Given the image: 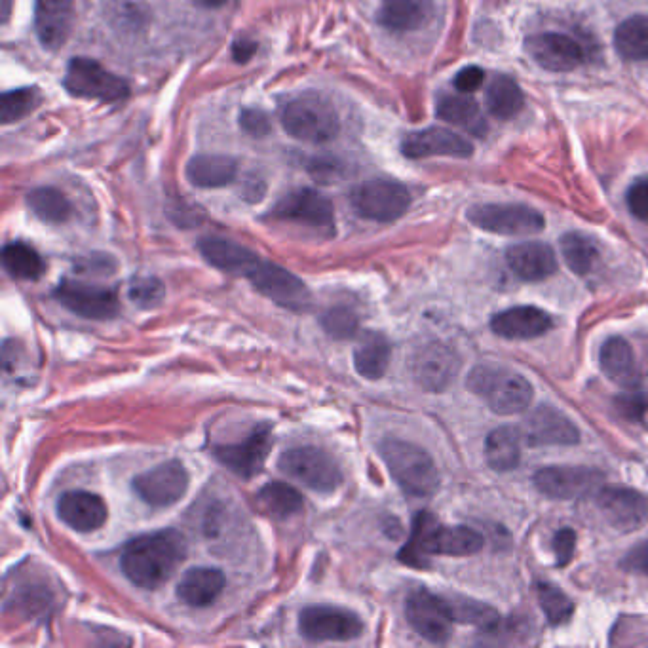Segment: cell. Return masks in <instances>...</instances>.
I'll use <instances>...</instances> for the list:
<instances>
[{"label":"cell","mask_w":648,"mask_h":648,"mask_svg":"<svg viewBox=\"0 0 648 648\" xmlns=\"http://www.w3.org/2000/svg\"><path fill=\"white\" fill-rule=\"evenodd\" d=\"M603 474L584 466H550L534 474V485L542 495L559 500H571L597 491Z\"/></svg>","instance_id":"obj_19"},{"label":"cell","mask_w":648,"mask_h":648,"mask_svg":"<svg viewBox=\"0 0 648 648\" xmlns=\"http://www.w3.org/2000/svg\"><path fill=\"white\" fill-rule=\"evenodd\" d=\"M280 118L287 134L312 145L333 141L341 132L335 107L320 94L293 97L282 109Z\"/></svg>","instance_id":"obj_5"},{"label":"cell","mask_w":648,"mask_h":648,"mask_svg":"<svg viewBox=\"0 0 648 648\" xmlns=\"http://www.w3.org/2000/svg\"><path fill=\"white\" fill-rule=\"evenodd\" d=\"M405 614L411 628L430 643H445L453 633L451 605L432 591L417 590L407 597Z\"/></svg>","instance_id":"obj_11"},{"label":"cell","mask_w":648,"mask_h":648,"mask_svg":"<svg viewBox=\"0 0 648 648\" xmlns=\"http://www.w3.org/2000/svg\"><path fill=\"white\" fill-rule=\"evenodd\" d=\"M257 502L259 508L274 519H287L291 515H297L305 506L303 495L295 487L282 481L267 483L257 493Z\"/></svg>","instance_id":"obj_37"},{"label":"cell","mask_w":648,"mask_h":648,"mask_svg":"<svg viewBox=\"0 0 648 648\" xmlns=\"http://www.w3.org/2000/svg\"><path fill=\"white\" fill-rule=\"evenodd\" d=\"M59 519L77 533H94L107 521V506L101 496L88 491H69L58 500Z\"/></svg>","instance_id":"obj_24"},{"label":"cell","mask_w":648,"mask_h":648,"mask_svg":"<svg viewBox=\"0 0 648 648\" xmlns=\"http://www.w3.org/2000/svg\"><path fill=\"white\" fill-rule=\"evenodd\" d=\"M614 407L624 419L631 422L645 420L648 415V394L629 388L628 392H624L614 400Z\"/></svg>","instance_id":"obj_46"},{"label":"cell","mask_w":648,"mask_h":648,"mask_svg":"<svg viewBox=\"0 0 648 648\" xmlns=\"http://www.w3.org/2000/svg\"><path fill=\"white\" fill-rule=\"evenodd\" d=\"M536 593H538L540 607L544 610V614L552 626H561V624L569 622L574 605L563 591L550 582H542V584H538Z\"/></svg>","instance_id":"obj_42"},{"label":"cell","mask_w":648,"mask_h":648,"mask_svg":"<svg viewBox=\"0 0 648 648\" xmlns=\"http://www.w3.org/2000/svg\"><path fill=\"white\" fill-rule=\"evenodd\" d=\"M483 80H485V71L479 69L477 65H468L458 71L457 77L453 80V86L460 94H474L483 84Z\"/></svg>","instance_id":"obj_49"},{"label":"cell","mask_w":648,"mask_h":648,"mask_svg":"<svg viewBox=\"0 0 648 648\" xmlns=\"http://www.w3.org/2000/svg\"><path fill=\"white\" fill-rule=\"evenodd\" d=\"M257 44L253 40L238 39L232 44V59L238 63H246L255 56Z\"/></svg>","instance_id":"obj_52"},{"label":"cell","mask_w":648,"mask_h":648,"mask_svg":"<svg viewBox=\"0 0 648 648\" xmlns=\"http://www.w3.org/2000/svg\"><path fill=\"white\" fill-rule=\"evenodd\" d=\"M354 211L369 221L392 223L403 217L411 206V192L394 179H369L350 196Z\"/></svg>","instance_id":"obj_7"},{"label":"cell","mask_w":648,"mask_h":648,"mask_svg":"<svg viewBox=\"0 0 648 648\" xmlns=\"http://www.w3.org/2000/svg\"><path fill=\"white\" fill-rule=\"evenodd\" d=\"M483 548V538L470 527H445L428 512L415 519L409 544L401 550L400 559L407 565H422L426 555H474Z\"/></svg>","instance_id":"obj_2"},{"label":"cell","mask_w":648,"mask_h":648,"mask_svg":"<svg viewBox=\"0 0 648 648\" xmlns=\"http://www.w3.org/2000/svg\"><path fill=\"white\" fill-rule=\"evenodd\" d=\"M40 103H42V94L35 86L4 92L0 99V122L4 126L18 122L21 118L31 115L33 111H37Z\"/></svg>","instance_id":"obj_41"},{"label":"cell","mask_w":648,"mask_h":648,"mask_svg":"<svg viewBox=\"0 0 648 648\" xmlns=\"http://www.w3.org/2000/svg\"><path fill=\"white\" fill-rule=\"evenodd\" d=\"M508 267L525 282H540L555 274L557 259L544 242H521L506 251Z\"/></svg>","instance_id":"obj_28"},{"label":"cell","mask_w":648,"mask_h":648,"mask_svg":"<svg viewBox=\"0 0 648 648\" xmlns=\"http://www.w3.org/2000/svg\"><path fill=\"white\" fill-rule=\"evenodd\" d=\"M27 206L39 217L40 221L52 223V225L65 223L73 213V206H71L69 198L54 187H40V189L29 192Z\"/></svg>","instance_id":"obj_39"},{"label":"cell","mask_w":648,"mask_h":648,"mask_svg":"<svg viewBox=\"0 0 648 648\" xmlns=\"http://www.w3.org/2000/svg\"><path fill=\"white\" fill-rule=\"evenodd\" d=\"M477 229L500 236H531L544 230V215L523 204H477L468 210Z\"/></svg>","instance_id":"obj_10"},{"label":"cell","mask_w":648,"mask_h":648,"mask_svg":"<svg viewBox=\"0 0 648 648\" xmlns=\"http://www.w3.org/2000/svg\"><path fill=\"white\" fill-rule=\"evenodd\" d=\"M525 52L548 73H571L584 63L582 46L563 33H536L525 39Z\"/></svg>","instance_id":"obj_17"},{"label":"cell","mask_w":648,"mask_h":648,"mask_svg":"<svg viewBox=\"0 0 648 648\" xmlns=\"http://www.w3.org/2000/svg\"><path fill=\"white\" fill-rule=\"evenodd\" d=\"M2 265L12 278H18V280H39L46 268L37 249L31 248L23 242H12V244L4 246Z\"/></svg>","instance_id":"obj_40"},{"label":"cell","mask_w":648,"mask_h":648,"mask_svg":"<svg viewBox=\"0 0 648 648\" xmlns=\"http://www.w3.org/2000/svg\"><path fill=\"white\" fill-rule=\"evenodd\" d=\"M574 546H576V534L571 529H561L559 533L555 534L553 550H555V557H557V565L563 567V565H567L571 561Z\"/></svg>","instance_id":"obj_50"},{"label":"cell","mask_w":648,"mask_h":648,"mask_svg":"<svg viewBox=\"0 0 648 648\" xmlns=\"http://www.w3.org/2000/svg\"><path fill=\"white\" fill-rule=\"evenodd\" d=\"M599 363L610 381L631 388L637 382V362L631 344L622 337H610L601 346Z\"/></svg>","instance_id":"obj_32"},{"label":"cell","mask_w":648,"mask_h":648,"mask_svg":"<svg viewBox=\"0 0 648 648\" xmlns=\"http://www.w3.org/2000/svg\"><path fill=\"white\" fill-rule=\"evenodd\" d=\"M614 50L626 61H648V16L637 14L614 31Z\"/></svg>","instance_id":"obj_36"},{"label":"cell","mask_w":648,"mask_h":648,"mask_svg":"<svg viewBox=\"0 0 648 648\" xmlns=\"http://www.w3.org/2000/svg\"><path fill=\"white\" fill-rule=\"evenodd\" d=\"M278 223L297 225L331 236L335 232V213L331 202L314 189H297L286 194L270 211Z\"/></svg>","instance_id":"obj_9"},{"label":"cell","mask_w":648,"mask_h":648,"mask_svg":"<svg viewBox=\"0 0 648 648\" xmlns=\"http://www.w3.org/2000/svg\"><path fill=\"white\" fill-rule=\"evenodd\" d=\"M595 504L610 527L620 533H631L648 523L647 496L628 487L599 489Z\"/></svg>","instance_id":"obj_14"},{"label":"cell","mask_w":648,"mask_h":648,"mask_svg":"<svg viewBox=\"0 0 648 648\" xmlns=\"http://www.w3.org/2000/svg\"><path fill=\"white\" fill-rule=\"evenodd\" d=\"M381 457L396 483L407 495L426 498L439 487V474L432 457L419 445L388 438L381 443Z\"/></svg>","instance_id":"obj_4"},{"label":"cell","mask_w":648,"mask_h":648,"mask_svg":"<svg viewBox=\"0 0 648 648\" xmlns=\"http://www.w3.org/2000/svg\"><path fill=\"white\" fill-rule=\"evenodd\" d=\"M401 154L411 160H424L434 156L470 158L474 154V145L466 137L447 128L432 126L405 135L401 141Z\"/></svg>","instance_id":"obj_22"},{"label":"cell","mask_w":648,"mask_h":648,"mask_svg":"<svg viewBox=\"0 0 648 648\" xmlns=\"http://www.w3.org/2000/svg\"><path fill=\"white\" fill-rule=\"evenodd\" d=\"M453 616L457 622H466V624H474L479 628H493L498 620L495 610L487 605L481 603H474V601H460V603H449Z\"/></svg>","instance_id":"obj_44"},{"label":"cell","mask_w":648,"mask_h":648,"mask_svg":"<svg viewBox=\"0 0 648 648\" xmlns=\"http://www.w3.org/2000/svg\"><path fill=\"white\" fill-rule=\"evenodd\" d=\"M12 14V0H2V10H0V18L2 23H8Z\"/></svg>","instance_id":"obj_54"},{"label":"cell","mask_w":648,"mask_h":648,"mask_svg":"<svg viewBox=\"0 0 648 648\" xmlns=\"http://www.w3.org/2000/svg\"><path fill=\"white\" fill-rule=\"evenodd\" d=\"M624 565L631 571L643 572L648 576V540L635 546L631 552L626 555Z\"/></svg>","instance_id":"obj_51"},{"label":"cell","mask_w":648,"mask_h":648,"mask_svg":"<svg viewBox=\"0 0 648 648\" xmlns=\"http://www.w3.org/2000/svg\"><path fill=\"white\" fill-rule=\"evenodd\" d=\"M521 436L529 447L548 445H576L580 432L565 413L550 405L533 409L521 424Z\"/></svg>","instance_id":"obj_20"},{"label":"cell","mask_w":648,"mask_h":648,"mask_svg":"<svg viewBox=\"0 0 648 648\" xmlns=\"http://www.w3.org/2000/svg\"><path fill=\"white\" fill-rule=\"evenodd\" d=\"M240 126L251 137H265L270 134V118L259 109H244L240 115Z\"/></svg>","instance_id":"obj_48"},{"label":"cell","mask_w":648,"mask_h":648,"mask_svg":"<svg viewBox=\"0 0 648 648\" xmlns=\"http://www.w3.org/2000/svg\"><path fill=\"white\" fill-rule=\"evenodd\" d=\"M187 555L183 534L173 529L137 536L126 544L120 567L124 576L143 590H156L170 580Z\"/></svg>","instance_id":"obj_1"},{"label":"cell","mask_w":648,"mask_h":648,"mask_svg":"<svg viewBox=\"0 0 648 648\" xmlns=\"http://www.w3.org/2000/svg\"><path fill=\"white\" fill-rule=\"evenodd\" d=\"M466 384L496 415L523 413L534 398L531 382L500 365H477Z\"/></svg>","instance_id":"obj_3"},{"label":"cell","mask_w":648,"mask_h":648,"mask_svg":"<svg viewBox=\"0 0 648 648\" xmlns=\"http://www.w3.org/2000/svg\"><path fill=\"white\" fill-rule=\"evenodd\" d=\"M198 249L211 267L219 268V270L229 272L234 276L248 278L249 272L261 261V257L246 246L232 242L229 238H219V236L202 238L198 242Z\"/></svg>","instance_id":"obj_26"},{"label":"cell","mask_w":648,"mask_h":648,"mask_svg":"<svg viewBox=\"0 0 648 648\" xmlns=\"http://www.w3.org/2000/svg\"><path fill=\"white\" fill-rule=\"evenodd\" d=\"M75 0H35V33L46 50L56 52L71 37Z\"/></svg>","instance_id":"obj_23"},{"label":"cell","mask_w":648,"mask_h":648,"mask_svg":"<svg viewBox=\"0 0 648 648\" xmlns=\"http://www.w3.org/2000/svg\"><path fill=\"white\" fill-rule=\"evenodd\" d=\"M278 468L287 477L299 481L316 493H333L343 483V472L339 464L316 447L289 449L278 460Z\"/></svg>","instance_id":"obj_8"},{"label":"cell","mask_w":648,"mask_h":648,"mask_svg":"<svg viewBox=\"0 0 648 648\" xmlns=\"http://www.w3.org/2000/svg\"><path fill=\"white\" fill-rule=\"evenodd\" d=\"M238 162L225 154H198L189 160L185 175L198 189H223L236 179Z\"/></svg>","instance_id":"obj_30"},{"label":"cell","mask_w":648,"mask_h":648,"mask_svg":"<svg viewBox=\"0 0 648 648\" xmlns=\"http://www.w3.org/2000/svg\"><path fill=\"white\" fill-rule=\"evenodd\" d=\"M270 449H272V432L268 424H263L257 426L248 438L230 445H219L215 447L213 453L217 460L225 464L236 476L249 479L263 470Z\"/></svg>","instance_id":"obj_21"},{"label":"cell","mask_w":648,"mask_h":648,"mask_svg":"<svg viewBox=\"0 0 648 648\" xmlns=\"http://www.w3.org/2000/svg\"><path fill=\"white\" fill-rule=\"evenodd\" d=\"M552 327V318L548 312L536 306H514L498 312L491 320V329L502 339L525 341L536 339L548 333Z\"/></svg>","instance_id":"obj_25"},{"label":"cell","mask_w":648,"mask_h":648,"mask_svg":"<svg viewBox=\"0 0 648 648\" xmlns=\"http://www.w3.org/2000/svg\"><path fill=\"white\" fill-rule=\"evenodd\" d=\"M436 116L439 120L458 126L476 137L487 135V120L481 115L476 99L470 94H443L436 103Z\"/></svg>","instance_id":"obj_31"},{"label":"cell","mask_w":648,"mask_h":648,"mask_svg":"<svg viewBox=\"0 0 648 648\" xmlns=\"http://www.w3.org/2000/svg\"><path fill=\"white\" fill-rule=\"evenodd\" d=\"M56 299L67 310L88 320H111L120 310L113 289L86 282L63 280L56 289Z\"/></svg>","instance_id":"obj_16"},{"label":"cell","mask_w":648,"mask_h":648,"mask_svg":"<svg viewBox=\"0 0 648 648\" xmlns=\"http://www.w3.org/2000/svg\"><path fill=\"white\" fill-rule=\"evenodd\" d=\"M434 16L432 0H382L377 20L392 33H413L432 23Z\"/></svg>","instance_id":"obj_27"},{"label":"cell","mask_w":648,"mask_h":648,"mask_svg":"<svg viewBox=\"0 0 648 648\" xmlns=\"http://www.w3.org/2000/svg\"><path fill=\"white\" fill-rule=\"evenodd\" d=\"M65 90L78 99L118 103L130 96V86L122 77L107 71L96 59L73 58L63 78Z\"/></svg>","instance_id":"obj_6"},{"label":"cell","mask_w":648,"mask_h":648,"mask_svg":"<svg viewBox=\"0 0 648 648\" xmlns=\"http://www.w3.org/2000/svg\"><path fill=\"white\" fill-rule=\"evenodd\" d=\"M299 629L308 641H352L363 633L358 614L337 607H308L299 616Z\"/></svg>","instance_id":"obj_15"},{"label":"cell","mask_w":648,"mask_h":648,"mask_svg":"<svg viewBox=\"0 0 648 648\" xmlns=\"http://www.w3.org/2000/svg\"><path fill=\"white\" fill-rule=\"evenodd\" d=\"M390 356L392 348L388 339L377 331H367L360 337L354 350V367L363 379L377 381L386 373L390 365Z\"/></svg>","instance_id":"obj_33"},{"label":"cell","mask_w":648,"mask_h":648,"mask_svg":"<svg viewBox=\"0 0 648 648\" xmlns=\"http://www.w3.org/2000/svg\"><path fill=\"white\" fill-rule=\"evenodd\" d=\"M561 255L574 274L586 276L599 261V246L588 234L569 232L561 238Z\"/></svg>","instance_id":"obj_38"},{"label":"cell","mask_w":648,"mask_h":648,"mask_svg":"<svg viewBox=\"0 0 648 648\" xmlns=\"http://www.w3.org/2000/svg\"><path fill=\"white\" fill-rule=\"evenodd\" d=\"M521 430L514 426H500L485 439V460L496 472H510L521 460Z\"/></svg>","instance_id":"obj_34"},{"label":"cell","mask_w":648,"mask_h":648,"mask_svg":"<svg viewBox=\"0 0 648 648\" xmlns=\"http://www.w3.org/2000/svg\"><path fill=\"white\" fill-rule=\"evenodd\" d=\"M248 280L276 305L289 308L293 312H303L312 303L310 291L301 278L265 259H261L257 267L249 272Z\"/></svg>","instance_id":"obj_12"},{"label":"cell","mask_w":648,"mask_h":648,"mask_svg":"<svg viewBox=\"0 0 648 648\" xmlns=\"http://www.w3.org/2000/svg\"><path fill=\"white\" fill-rule=\"evenodd\" d=\"M189 489V472L177 462H162L134 479L137 496L154 508H166L179 502Z\"/></svg>","instance_id":"obj_13"},{"label":"cell","mask_w":648,"mask_h":648,"mask_svg":"<svg viewBox=\"0 0 648 648\" xmlns=\"http://www.w3.org/2000/svg\"><path fill=\"white\" fill-rule=\"evenodd\" d=\"M415 381L428 392L447 390L460 371V358L447 344L430 343L419 348L411 360Z\"/></svg>","instance_id":"obj_18"},{"label":"cell","mask_w":648,"mask_h":648,"mask_svg":"<svg viewBox=\"0 0 648 648\" xmlns=\"http://www.w3.org/2000/svg\"><path fill=\"white\" fill-rule=\"evenodd\" d=\"M485 105L496 120H512L523 111L525 94L514 78L496 75L485 90Z\"/></svg>","instance_id":"obj_35"},{"label":"cell","mask_w":648,"mask_h":648,"mask_svg":"<svg viewBox=\"0 0 648 648\" xmlns=\"http://www.w3.org/2000/svg\"><path fill=\"white\" fill-rule=\"evenodd\" d=\"M626 204L635 219L648 223V177H639L629 185Z\"/></svg>","instance_id":"obj_47"},{"label":"cell","mask_w":648,"mask_h":648,"mask_svg":"<svg viewBox=\"0 0 648 648\" xmlns=\"http://www.w3.org/2000/svg\"><path fill=\"white\" fill-rule=\"evenodd\" d=\"M227 586V578L213 567H194L183 574L177 584V597L192 609L213 605Z\"/></svg>","instance_id":"obj_29"},{"label":"cell","mask_w":648,"mask_h":648,"mask_svg":"<svg viewBox=\"0 0 648 648\" xmlns=\"http://www.w3.org/2000/svg\"><path fill=\"white\" fill-rule=\"evenodd\" d=\"M196 6L206 8V10H213V8H221L225 6L229 0H192Z\"/></svg>","instance_id":"obj_53"},{"label":"cell","mask_w":648,"mask_h":648,"mask_svg":"<svg viewBox=\"0 0 648 648\" xmlns=\"http://www.w3.org/2000/svg\"><path fill=\"white\" fill-rule=\"evenodd\" d=\"M164 284L158 278H137L128 289V297L132 299V303L141 308H154L160 305L164 299Z\"/></svg>","instance_id":"obj_45"},{"label":"cell","mask_w":648,"mask_h":648,"mask_svg":"<svg viewBox=\"0 0 648 648\" xmlns=\"http://www.w3.org/2000/svg\"><path fill=\"white\" fill-rule=\"evenodd\" d=\"M322 325L333 339L344 341L358 333V316L350 308L337 306L325 312Z\"/></svg>","instance_id":"obj_43"}]
</instances>
